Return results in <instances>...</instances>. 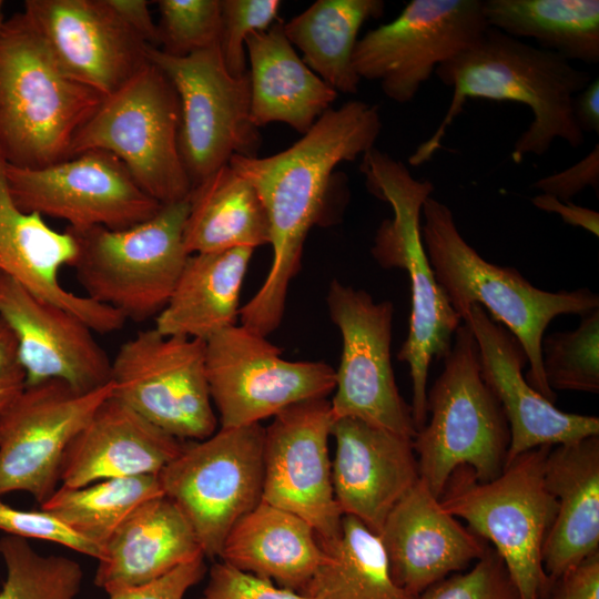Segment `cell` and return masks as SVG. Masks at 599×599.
Here are the masks:
<instances>
[{
    "mask_svg": "<svg viewBox=\"0 0 599 599\" xmlns=\"http://www.w3.org/2000/svg\"><path fill=\"white\" fill-rule=\"evenodd\" d=\"M326 398L292 405L264 428L262 501L303 518L319 540L341 532L343 512L333 491Z\"/></svg>",
    "mask_w": 599,
    "mask_h": 599,
    "instance_id": "cell-18",
    "label": "cell"
},
{
    "mask_svg": "<svg viewBox=\"0 0 599 599\" xmlns=\"http://www.w3.org/2000/svg\"><path fill=\"white\" fill-rule=\"evenodd\" d=\"M204 556L179 566L163 577L110 595V599H184L186 591L205 573Z\"/></svg>",
    "mask_w": 599,
    "mask_h": 599,
    "instance_id": "cell-44",
    "label": "cell"
},
{
    "mask_svg": "<svg viewBox=\"0 0 599 599\" xmlns=\"http://www.w3.org/2000/svg\"><path fill=\"white\" fill-rule=\"evenodd\" d=\"M326 302L343 343L329 402L333 420L356 418L413 439L412 407L399 394L392 366L393 304L376 303L366 291L337 280Z\"/></svg>",
    "mask_w": 599,
    "mask_h": 599,
    "instance_id": "cell-15",
    "label": "cell"
},
{
    "mask_svg": "<svg viewBox=\"0 0 599 599\" xmlns=\"http://www.w3.org/2000/svg\"><path fill=\"white\" fill-rule=\"evenodd\" d=\"M112 396L183 440L215 433L205 368V342L139 331L111 361Z\"/></svg>",
    "mask_w": 599,
    "mask_h": 599,
    "instance_id": "cell-12",
    "label": "cell"
},
{
    "mask_svg": "<svg viewBox=\"0 0 599 599\" xmlns=\"http://www.w3.org/2000/svg\"><path fill=\"white\" fill-rule=\"evenodd\" d=\"M534 189L560 201H570L587 186L599 194V144L570 167L535 181Z\"/></svg>",
    "mask_w": 599,
    "mask_h": 599,
    "instance_id": "cell-43",
    "label": "cell"
},
{
    "mask_svg": "<svg viewBox=\"0 0 599 599\" xmlns=\"http://www.w3.org/2000/svg\"><path fill=\"white\" fill-rule=\"evenodd\" d=\"M382 126L376 105L352 100L329 108L280 153L231 158V167L252 183L263 202L273 250L262 286L240 308L241 325L265 337L278 327L305 238L325 211L335 167L373 149Z\"/></svg>",
    "mask_w": 599,
    "mask_h": 599,
    "instance_id": "cell-1",
    "label": "cell"
},
{
    "mask_svg": "<svg viewBox=\"0 0 599 599\" xmlns=\"http://www.w3.org/2000/svg\"><path fill=\"white\" fill-rule=\"evenodd\" d=\"M382 0H317L290 21L284 33L303 62L337 93L355 94L361 82L352 55L361 27L384 14Z\"/></svg>",
    "mask_w": 599,
    "mask_h": 599,
    "instance_id": "cell-32",
    "label": "cell"
},
{
    "mask_svg": "<svg viewBox=\"0 0 599 599\" xmlns=\"http://www.w3.org/2000/svg\"><path fill=\"white\" fill-rule=\"evenodd\" d=\"M322 558L300 592L312 599H416L392 578L379 536L354 516L344 515L341 532L319 540Z\"/></svg>",
    "mask_w": 599,
    "mask_h": 599,
    "instance_id": "cell-33",
    "label": "cell"
},
{
    "mask_svg": "<svg viewBox=\"0 0 599 599\" xmlns=\"http://www.w3.org/2000/svg\"><path fill=\"white\" fill-rule=\"evenodd\" d=\"M201 556L192 525L162 495L139 505L110 536L98 559L94 583L110 596L150 583Z\"/></svg>",
    "mask_w": 599,
    "mask_h": 599,
    "instance_id": "cell-26",
    "label": "cell"
},
{
    "mask_svg": "<svg viewBox=\"0 0 599 599\" xmlns=\"http://www.w3.org/2000/svg\"><path fill=\"white\" fill-rule=\"evenodd\" d=\"M423 244L437 283L461 321L477 304L508 329L526 352L528 384L555 403L556 392L546 382L541 339L549 323L564 314L582 316L599 308V297L588 288L549 292L528 282L516 268L483 258L459 233L451 210L429 196L422 209Z\"/></svg>",
    "mask_w": 599,
    "mask_h": 599,
    "instance_id": "cell-3",
    "label": "cell"
},
{
    "mask_svg": "<svg viewBox=\"0 0 599 599\" xmlns=\"http://www.w3.org/2000/svg\"><path fill=\"white\" fill-rule=\"evenodd\" d=\"M200 599H312L225 564H214Z\"/></svg>",
    "mask_w": 599,
    "mask_h": 599,
    "instance_id": "cell-42",
    "label": "cell"
},
{
    "mask_svg": "<svg viewBox=\"0 0 599 599\" xmlns=\"http://www.w3.org/2000/svg\"><path fill=\"white\" fill-rule=\"evenodd\" d=\"M183 444L110 396L69 443L60 483L78 488L104 479L158 475Z\"/></svg>",
    "mask_w": 599,
    "mask_h": 599,
    "instance_id": "cell-25",
    "label": "cell"
},
{
    "mask_svg": "<svg viewBox=\"0 0 599 599\" xmlns=\"http://www.w3.org/2000/svg\"><path fill=\"white\" fill-rule=\"evenodd\" d=\"M148 59L179 95V149L192 189L229 164L233 155L257 156L262 138L251 119L248 71L232 77L220 45L186 57L149 47Z\"/></svg>",
    "mask_w": 599,
    "mask_h": 599,
    "instance_id": "cell-11",
    "label": "cell"
},
{
    "mask_svg": "<svg viewBox=\"0 0 599 599\" xmlns=\"http://www.w3.org/2000/svg\"><path fill=\"white\" fill-rule=\"evenodd\" d=\"M434 73L454 94L436 131L408 158L412 166L429 161L443 148L447 129L474 98L512 101L530 109L532 120L512 148L516 163L527 154L544 155L556 139L575 149L585 142L572 100L591 75L558 53L488 27L473 47L440 63Z\"/></svg>",
    "mask_w": 599,
    "mask_h": 599,
    "instance_id": "cell-2",
    "label": "cell"
},
{
    "mask_svg": "<svg viewBox=\"0 0 599 599\" xmlns=\"http://www.w3.org/2000/svg\"><path fill=\"white\" fill-rule=\"evenodd\" d=\"M416 599H520L507 568L488 546L474 567L432 585Z\"/></svg>",
    "mask_w": 599,
    "mask_h": 599,
    "instance_id": "cell-40",
    "label": "cell"
},
{
    "mask_svg": "<svg viewBox=\"0 0 599 599\" xmlns=\"http://www.w3.org/2000/svg\"><path fill=\"white\" fill-rule=\"evenodd\" d=\"M26 386L27 375L16 338L0 318V414L20 395Z\"/></svg>",
    "mask_w": 599,
    "mask_h": 599,
    "instance_id": "cell-46",
    "label": "cell"
},
{
    "mask_svg": "<svg viewBox=\"0 0 599 599\" xmlns=\"http://www.w3.org/2000/svg\"><path fill=\"white\" fill-rule=\"evenodd\" d=\"M264 427L220 428L183 444L158 474L163 495L185 515L204 556L220 557L232 527L262 501Z\"/></svg>",
    "mask_w": 599,
    "mask_h": 599,
    "instance_id": "cell-10",
    "label": "cell"
},
{
    "mask_svg": "<svg viewBox=\"0 0 599 599\" xmlns=\"http://www.w3.org/2000/svg\"><path fill=\"white\" fill-rule=\"evenodd\" d=\"M463 322L477 342L481 376L508 422L510 441L506 464L537 447L599 435L598 417L565 413L528 384L522 375L528 362L525 349L481 306L470 305Z\"/></svg>",
    "mask_w": 599,
    "mask_h": 599,
    "instance_id": "cell-21",
    "label": "cell"
},
{
    "mask_svg": "<svg viewBox=\"0 0 599 599\" xmlns=\"http://www.w3.org/2000/svg\"><path fill=\"white\" fill-rule=\"evenodd\" d=\"M112 393L111 382L90 392L60 379L27 385L0 414V497L26 491L43 504L69 443Z\"/></svg>",
    "mask_w": 599,
    "mask_h": 599,
    "instance_id": "cell-16",
    "label": "cell"
},
{
    "mask_svg": "<svg viewBox=\"0 0 599 599\" xmlns=\"http://www.w3.org/2000/svg\"><path fill=\"white\" fill-rule=\"evenodd\" d=\"M332 484L343 515L379 534L388 514L418 481L413 439L356 418L333 420Z\"/></svg>",
    "mask_w": 599,
    "mask_h": 599,
    "instance_id": "cell-23",
    "label": "cell"
},
{
    "mask_svg": "<svg viewBox=\"0 0 599 599\" xmlns=\"http://www.w3.org/2000/svg\"><path fill=\"white\" fill-rule=\"evenodd\" d=\"M489 26L481 0H413L393 21L357 39L352 64L384 94L408 103L435 69L473 47Z\"/></svg>",
    "mask_w": 599,
    "mask_h": 599,
    "instance_id": "cell-14",
    "label": "cell"
},
{
    "mask_svg": "<svg viewBox=\"0 0 599 599\" xmlns=\"http://www.w3.org/2000/svg\"><path fill=\"white\" fill-rule=\"evenodd\" d=\"M531 202L541 211L558 214L567 224L582 227L595 236L599 235V213L595 210L577 205L571 201H560L545 193L536 195Z\"/></svg>",
    "mask_w": 599,
    "mask_h": 599,
    "instance_id": "cell-47",
    "label": "cell"
},
{
    "mask_svg": "<svg viewBox=\"0 0 599 599\" xmlns=\"http://www.w3.org/2000/svg\"><path fill=\"white\" fill-rule=\"evenodd\" d=\"M283 21L250 33L251 119L256 128L282 122L305 134L338 93L315 74L287 40Z\"/></svg>",
    "mask_w": 599,
    "mask_h": 599,
    "instance_id": "cell-28",
    "label": "cell"
},
{
    "mask_svg": "<svg viewBox=\"0 0 599 599\" xmlns=\"http://www.w3.org/2000/svg\"><path fill=\"white\" fill-rule=\"evenodd\" d=\"M189 199L162 205L151 219L130 227H70L75 268L91 300L125 319L144 321L166 305L189 257L183 233Z\"/></svg>",
    "mask_w": 599,
    "mask_h": 599,
    "instance_id": "cell-8",
    "label": "cell"
},
{
    "mask_svg": "<svg viewBox=\"0 0 599 599\" xmlns=\"http://www.w3.org/2000/svg\"><path fill=\"white\" fill-rule=\"evenodd\" d=\"M0 530L21 538H34L68 547L99 559L101 548L81 537L49 511L21 510L3 502L0 497Z\"/></svg>",
    "mask_w": 599,
    "mask_h": 599,
    "instance_id": "cell-41",
    "label": "cell"
},
{
    "mask_svg": "<svg viewBox=\"0 0 599 599\" xmlns=\"http://www.w3.org/2000/svg\"><path fill=\"white\" fill-rule=\"evenodd\" d=\"M550 448L541 446L516 456L488 481H479L469 467L460 466L439 497L445 510L493 545L520 599H542L551 586L541 559L557 511L544 475Z\"/></svg>",
    "mask_w": 599,
    "mask_h": 599,
    "instance_id": "cell-7",
    "label": "cell"
},
{
    "mask_svg": "<svg viewBox=\"0 0 599 599\" xmlns=\"http://www.w3.org/2000/svg\"><path fill=\"white\" fill-rule=\"evenodd\" d=\"M572 113L581 132L599 133V79L596 78L572 100Z\"/></svg>",
    "mask_w": 599,
    "mask_h": 599,
    "instance_id": "cell-49",
    "label": "cell"
},
{
    "mask_svg": "<svg viewBox=\"0 0 599 599\" xmlns=\"http://www.w3.org/2000/svg\"><path fill=\"white\" fill-rule=\"evenodd\" d=\"M544 475L557 504L541 551L552 582L599 551V435L551 447Z\"/></svg>",
    "mask_w": 599,
    "mask_h": 599,
    "instance_id": "cell-27",
    "label": "cell"
},
{
    "mask_svg": "<svg viewBox=\"0 0 599 599\" xmlns=\"http://www.w3.org/2000/svg\"><path fill=\"white\" fill-rule=\"evenodd\" d=\"M265 336L236 324L205 342L206 378L221 428L257 424L335 389L332 366L291 362Z\"/></svg>",
    "mask_w": 599,
    "mask_h": 599,
    "instance_id": "cell-13",
    "label": "cell"
},
{
    "mask_svg": "<svg viewBox=\"0 0 599 599\" xmlns=\"http://www.w3.org/2000/svg\"><path fill=\"white\" fill-rule=\"evenodd\" d=\"M220 50L232 77L244 75L246 69L245 39L255 31L268 29L277 21L278 0H220Z\"/></svg>",
    "mask_w": 599,
    "mask_h": 599,
    "instance_id": "cell-39",
    "label": "cell"
},
{
    "mask_svg": "<svg viewBox=\"0 0 599 599\" xmlns=\"http://www.w3.org/2000/svg\"><path fill=\"white\" fill-rule=\"evenodd\" d=\"M429 420L413 438L419 479L439 498L453 474L469 467L479 481L502 471L510 441L502 408L484 380L466 323L455 332L444 368L427 393Z\"/></svg>",
    "mask_w": 599,
    "mask_h": 599,
    "instance_id": "cell-6",
    "label": "cell"
},
{
    "mask_svg": "<svg viewBox=\"0 0 599 599\" xmlns=\"http://www.w3.org/2000/svg\"><path fill=\"white\" fill-rule=\"evenodd\" d=\"M0 318L12 332L27 385L60 379L80 392L111 382V361L75 314L0 273Z\"/></svg>",
    "mask_w": 599,
    "mask_h": 599,
    "instance_id": "cell-20",
    "label": "cell"
},
{
    "mask_svg": "<svg viewBox=\"0 0 599 599\" xmlns=\"http://www.w3.org/2000/svg\"><path fill=\"white\" fill-rule=\"evenodd\" d=\"M180 125L176 90L149 61L121 89L103 97L77 133L70 158L88 150L106 151L158 203L181 202L189 199L192 185L180 154Z\"/></svg>",
    "mask_w": 599,
    "mask_h": 599,
    "instance_id": "cell-9",
    "label": "cell"
},
{
    "mask_svg": "<svg viewBox=\"0 0 599 599\" xmlns=\"http://www.w3.org/2000/svg\"><path fill=\"white\" fill-rule=\"evenodd\" d=\"M0 556L7 577L0 599H74L83 571L79 562L64 556H42L26 538H0Z\"/></svg>",
    "mask_w": 599,
    "mask_h": 599,
    "instance_id": "cell-36",
    "label": "cell"
},
{
    "mask_svg": "<svg viewBox=\"0 0 599 599\" xmlns=\"http://www.w3.org/2000/svg\"><path fill=\"white\" fill-rule=\"evenodd\" d=\"M483 10L487 24L508 35L570 62L599 61L598 0H484Z\"/></svg>",
    "mask_w": 599,
    "mask_h": 599,
    "instance_id": "cell-34",
    "label": "cell"
},
{
    "mask_svg": "<svg viewBox=\"0 0 599 599\" xmlns=\"http://www.w3.org/2000/svg\"><path fill=\"white\" fill-rule=\"evenodd\" d=\"M7 175L20 209L65 221L70 227L125 229L162 207L115 155L103 150H88L40 169L8 164Z\"/></svg>",
    "mask_w": 599,
    "mask_h": 599,
    "instance_id": "cell-17",
    "label": "cell"
},
{
    "mask_svg": "<svg viewBox=\"0 0 599 599\" xmlns=\"http://www.w3.org/2000/svg\"><path fill=\"white\" fill-rule=\"evenodd\" d=\"M103 97L72 79L23 12L0 28V153L40 169L70 158L79 130Z\"/></svg>",
    "mask_w": 599,
    "mask_h": 599,
    "instance_id": "cell-5",
    "label": "cell"
},
{
    "mask_svg": "<svg viewBox=\"0 0 599 599\" xmlns=\"http://www.w3.org/2000/svg\"><path fill=\"white\" fill-rule=\"evenodd\" d=\"M361 171L369 193L393 209V216L384 220L376 232L372 254L385 268L405 270L410 282L408 335L397 358L409 366L412 416L418 432L427 422L430 363L444 359L463 323L436 281L422 240V209L434 185L428 180L413 177L402 161L375 148L363 154Z\"/></svg>",
    "mask_w": 599,
    "mask_h": 599,
    "instance_id": "cell-4",
    "label": "cell"
},
{
    "mask_svg": "<svg viewBox=\"0 0 599 599\" xmlns=\"http://www.w3.org/2000/svg\"><path fill=\"white\" fill-rule=\"evenodd\" d=\"M7 167L0 153V273L72 312L94 333L121 329L126 321L122 314L61 284L62 267L72 266L75 258L74 240L65 230L51 229L41 215L19 207L10 191Z\"/></svg>",
    "mask_w": 599,
    "mask_h": 599,
    "instance_id": "cell-24",
    "label": "cell"
},
{
    "mask_svg": "<svg viewBox=\"0 0 599 599\" xmlns=\"http://www.w3.org/2000/svg\"><path fill=\"white\" fill-rule=\"evenodd\" d=\"M183 240L189 254L270 244L266 210L252 183L226 164L194 186Z\"/></svg>",
    "mask_w": 599,
    "mask_h": 599,
    "instance_id": "cell-31",
    "label": "cell"
},
{
    "mask_svg": "<svg viewBox=\"0 0 599 599\" xmlns=\"http://www.w3.org/2000/svg\"><path fill=\"white\" fill-rule=\"evenodd\" d=\"M542 599H599V551L562 572Z\"/></svg>",
    "mask_w": 599,
    "mask_h": 599,
    "instance_id": "cell-45",
    "label": "cell"
},
{
    "mask_svg": "<svg viewBox=\"0 0 599 599\" xmlns=\"http://www.w3.org/2000/svg\"><path fill=\"white\" fill-rule=\"evenodd\" d=\"M378 536L393 580L414 597L477 561L488 547L422 479L393 507Z\"/></svg>",
    "mask_w": 599,
    "mask_h": 599,
    "instance_id": "cell-22",
    "label": "cell"
},
{
    "mask_svg": "<svg viewBox=\"0 0 599 599\" xmlns=\"http://www.w3.org/2000/svg\"><path fill=\"white\" fill-rule=\"evenodd\" d=\"M159 47L173 57L220 45V0H159Z\"/></svg>",
    "mask_w": 599,
    "mask_h": 599,
    "instance_id": "cell-38",
    "label": "cell"
},
{
    "mask_svg": "<svg viewBox=\"0 0 599 599\" xmlns=\"http://www.w3.org/2000/svg\"><path fill=\"white\" fill-rule=\"evenodd\" d=\"M223 562L301 592L322 558L314 529L301 517L261 501L227 534Z\"/></svg>",
    "mask_w": 599,
    "mask_h": 599,
    "instance_id": "cell-29",
    "label": "cell"
},
{
    "mask_svg": "<svg viewBox=\"0 0 599 599\" xmlns=\"http://www.w3.org/2000/svg\"><path fill=\"white\" fill-rule=\"evenodd\" d=\"M23 14L72 79L108 97L149 63L148 45L108 0H26Z\"/></svg>",
    "mask_w": 599,
    "mask_h": 599,
    "instance_id": "cell-19",
    "label": "cell"
},
{
    "mask_svg": "<svg viewBox=\"0 0 599 599\" xmlns=\"http://www.w3.org/2000/svg\"><path fill=\"white\" fill-rule=\"evenodd\" d=\"M2 8H3V1L0 0V28L2 27V24L4 22Z\"/></svg>",
    "mask_w": 599,
    "mask_h": 599,
    "instance_id": "cell-50",
    "label": "cell"
},
{
    "mask_svg": "<svg viewBox=\"0 0 599 599\" xmlns=\"http://www.w3.org/2000/svg\"><path fill=\"white\" fill-rule=\"evenodd\" d=\"M253 248L190 254L164 308L155 316L163 335L206 342L235 325Z\"/></svg>",
    "mask_w": 599,
    "mask_h": 599,
    "instance_id": "cell-30",
    "label": "cell"
},
{
    "mask_svg": "<svg viewBox=\"0 0 599 599\" xmlns=\"http://www.w3.org/2000/svg\"><path fill=\"white\" fill-rule=\"evenodd\" d=\"M122 20L150 47L158 48V26L145 0H108Z\"/></svg>",
    "mask_w": 599,
    "mask_h": 599,
    "instance_id": "cell-48",
    "label": "cell"
},
{
    "mask_svg": "<svg viewBox=\"0 0 599 599\" xmlns=\"http://www.w3.org/2000/svg\"><path fill=\"white\" fill-rule=\"evenodd\" d=\"M158 475L111 478L71 488L60 486L40 505L101 549L142 502L162 496Z\"/></svg>",
    "mask_w": 599,
    "mask_h": 599,
    "instance_id": "cell-35",
    "label": "cell"
},
{
    "mask_svg": "<svg viewBox=\"0 0 599 599\" xmlns=\"http://www.w3.org/2000/svg\"><path fill=\"white\" fill-rule=\"evenodd\" d=\"M541 361L551 390L599 392V308L581 316L573 331L541 339Z\"/></svg>",
    "mask_w": 599,
    "mask_h": 599,
    "instance_id": "cell-37",
    "label": "cell"
}]
</instances>
